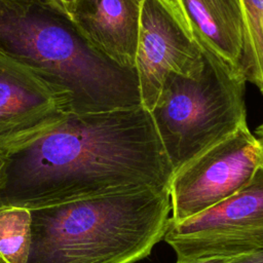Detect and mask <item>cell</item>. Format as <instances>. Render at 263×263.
Returning <instances> with one entry per match:
<instances>
[{
  "label": "cell",
  "mask_w": 263,
  "mask_h": 263,
  "mask_svg": "<svg viewBox=\"0 0 263 263\" xmlns=\"http://www.w3.org/2000/svg\"><path fill=\"white\" fill-rule=\"evenodd\" d=\"M173 174L143 106L69 113L6 154L0 205L35 210L130 190L168 189Z\"/></svg>",
  "instance_id": "1"
},
{
  "label": "cell",
  "mask_w": 263,
  "mask_h": 263,
  "mask_svg": "<svg viewBox=\"0 0 263 263\" xmlns=\"http://www.w3.org/2000/svg\"><path fill=\"white\" fill-rule=\"evenodd\" d=\"M168 189L130 190L31 210L27 263H136L163 239Z\"/></svg>",
  "instance_id": "2"
},
{
  "label": "cell",
  "mask_w": 263,
  "mask_h": 263,
  "mask_svg": "<svg viewBox=\"0 0 263 263\" xmlns=\"http://www.w3.org/2000/svg\"><path fill=\"white\" fill-rule=\"evenodd\" d=\"M0 52L68 90L71 113L142 106L136 69L92 47L60 5L0 0Z\"/></svg>",
  "instance_id": "3"
},
{
  "label": "cell",
  "mask_w": 263,
  "mask_h": 263,
  "mask_svg": "<svg viewBox=\"0 0 263 263\" xmlns=\"http://www.w3.org/2000/svg\"><path fill=\"white\" fill-rule=\"evenodd\" d=\"M200 48L199 74H168L150 111L173 172L247 123L246 80Z\"/></svg>",
  "instance_id": "4"
},
{
  "label": "cell",
  "mask_w": 263,
  "mask_h": 263,
  "mask_svg": "<svg viewBox=\"0 0 263 263\" xmlns=\"http://www.w3.org/2000/svg\"><path fill=\"white\" fill-rule=\"evenodd\" d=\"M177 262L263 251V163L240 190L206 211L174 223L163 237Z\"/></svg>",
  "instance_id": "5"
},
{
  "label": "cell",
  "mask_w": 263,
  "mask_h": 263,
  "mask_svg": "<svg viewBox=\"0 0 263 263\" xmlns=\"http://www.w3.org/2000/svg\"><path fill=\"white\" fill-rule=\"evenodd\" d=\"M262 163L263 146L245 123L174 172L171 221H184L230 197Z\"/></svg>",
  "instance_id": "6"
},
{
  "label": "cell",
  "mask_w": 263,
  "mask_h": 263,
  "mask_svg": "<svg viewBox=\"0 0 263 263\" xmlns=\"http://www.w3.org/2000/svg\"><path fill=\"white\" fill-rule=\"evenodd\" d=\"M202 51L174 0H143L135 69L142 106L153 109L166 76H196Z\"/></svg>",
  "instance_id": "7"
},
{
  "label": "cell",
  "mask_w": 263,
  "mask_h": 263,
  "mask_svg": "<svg viewBox=\"0 0 263 263\" xmlns=\"http://www.w3.org/2000/svg\"><path fill=\"white\" fill-rule=\"evenodd\" d=\"M71 113L68 90L0 52V150L6 154L45 134Z\"/></svg>",
  "instance_id": "8"
},
{
  "label": "cell",
  "mask_w": 263,
  "mask_h": 263,
  "mask_svg": "<svg viewBox=\"0 0 263 263\" xmlns=\"http://www.w3.org/2000/svg\"><path fill=\"white\" fill-rule=\"evenodd\" d=\"M143 0H80L70 20L87 42L125 68H135Z\"/></svg>",
  "instance_id": "9"
},
{
  "label": "cell",
  "mask_w": 263,
  "mask_h": 263,
  "mask_svg": "<svg viewBox=\"0 0 263 263\" xmlns=\"http://www.w3.org/2000/svg\"><path fill=\"white\" fill-rule=\"evenodd\" d=\"M174 1L198 44L243 78L245 26L239 0Z\"/></svg>",
  "instance_id": "10"
},
{
  "label": "cell",
  "mask_w": 263,
  "mask_h": 263,
  "mask_svg": "<svg viewBox=\"0 0 263 263\" xmlns=\"http://www.w3.org/2000/svg\"><path fill=\"white\" fill-rule=\"evenodd\" d=\"M31 210L0 205V258L5 263H27L31 249Z\"/></svg>",
  "instance_id": "11"
},
{
  "label": "cell",
  "mask_w": 263,
  "mask_h": 263,
  "mask_svg": "<svg viewBox=\"0 0 263 263\" xmlns=\"http://www.w3.org/2000/svg\"><path fill=\"white\" fill-rule=\"evenodd\" d=\"M239 3L245 26L243 78L263 95V0H239Z\"/></svg>",
  "instance_id": "12"
},
{
  "label": "cell",
  "mask_w": 263,
  "mask_h": 263,
  "mask_svg": "<svg viewBox=\"0 0 263 263\" xmlns=\"http://www.w3.org/2000/svg\"><path fill=\"white\" fill-rule=\"evenodd\" d=\"M228 263H263V251L233 257Z\"/></svg>",
  "instance_id": "13"
},
{
  "label": "cell",
  "mask_w": 263,
  "mask_h": 263,
  "mask_svg": "<svg viewBox=\"0 0 263 263\" xmlns=\"http://www.w3.org/2000/svg\"><path fill=\"white\" fill-rule=\"evenodd\" d=\"M233 257L226 256H210V257H199L186 261L176 262V263H228Z\"/></svg>",
  "instance_id": "14"
},
{
  "label": "cell",
  "mask_w": 263,
  "mask_h": 263,
  "mask_svg": "<svg viewBox=\"0 0 263 263\" xmlns=\"http://www.w3.org/2000/svg\"><path fill=\"white\" fill-rule=\"evenodd\" d=\"M8 1L22 5H47V6H55L60 5L58 0H1Z\"/></svg>",
  "instance_id": "15"
},
{
  "label": "cell",
  "mask_w": 263,
  "mask_h": 263,
  "mask_svg": "<svg viewBox=\"0 0 263 263\" xmlns=\"http://www.w3.org/2000/svg\"><path fill=\"white\" fill-rule=\"evenodd\" d=\"M5 173H6V153L0 150V190L4 185Z\"/></svg>",
  "instance_id": "16"
},
{
  "label": "cell",
  "mask_w": 263,
  "mask_h": 263,
  "mask_svg": "<svg viewBox=\"0 0 263 263\" xmlns=\"http://www.w3.org/2000/svg\"><path fill=\"white\" fill-rule=\"evenodd\" d=\"M79 1L80 0H58L60 6L64 9V11L67 13L68 16L71 14V12L73 11V9L75 8V6Z\"/></svg>",
  "instance_id": "17"
},
{
  "label": "cell",
  "mask_w": 263,
  "mask_h": 263,
  "mask_svg": "<svg viewBox=\"0 0 263 263\" xmlns=\"http://www.w3.org/2000/svg\"><path fill=\"white\" fill-rule=\"evenodd\" d=\"M255 134L257 136V139L260 141V143L263 146V123H261L255 130Z\"/></svg>",
  "instance_id": "18"
},
{
  "label": "cell",
  "mask_w": 263,
  "mask_h": 263,
  "mask_svg": "<svg viewBox=\"0 0 263 263\" xmlns=\"http://www.w3.org/2000/svg\"><path fill=\"white\" fill-rule=\"evenodd\" d=\"M261 28H262V33H263V17H262V23H261Z\"/></svg>",
  "instance_id": "19"
},
{
  "label": "cell",
  "mask_w": 263,
  "mask_h": 263,
  "mask_svg": "<svg viewBox=\"0 0 263 263\" xmlns=\"http://www.w3.org/2000/svg\"><path fill=\"white\" fill-rule=\"evenodd\" d=\"M0 263H5V262H4V261H3V260L0 258Z\"/></svg>",
  "instance_id": "20"
}]
</instances>
